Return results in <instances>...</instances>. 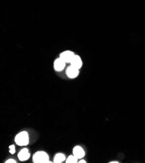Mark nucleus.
Masks as SVG:
<instances>
[{
    "instance_id": "423d86ee",
    "label": "nucleus",
    "mask_w": 145,
    "mask_h": 163,
    "mask_svg": "<svg viewBox=\"0 0 145 163\" xmlns=\"http://www.w3.org/2000/svg\"><path fill=\"white\" fill-rule=\"evenodd\" d=\"M73 155L76 156L78 159H82L85 156V151L81 146H76L73 149Z\"/></svg>"
},
{
    "instance_id": "20e7f679",
    "label": "nucleus",
    "mask_w": 145,
    "mask_h": 163,
    "mask_svg": "<svg viewBox=\"0 0 145 163\" xmlns=\"http://www.w3.org/2000/svg\"><path fill=\"white\" fill-rule=\"evenodd\" d=\"M74 54L73 52L71 51H66L63 52L61 55L60 58H61L64 61H65L67 63H71V61L72 60L73 57H74Z\"/></svg>"
},
{
    "instance_id": "f257e3e1",
    "label": "nucleus",
    "mask_w": 145,
    "mask_h": 163,
    "mask_svg": "<svg viewBox=\"0 0 145 163\" xmlns=\"http://www.w3.org/2000/svg\"><path fill=\"white\" fill-rule=\"evenodd\" d=\"M15 142L20 146H25L29 144V135L27 131H21L15 137Z\"/></svg>"
},
{
    "instance_id": "9d476101",
    "label": "nucleus",
    "mask_w": 145,
    "mask_h": 163,
    "mask_svg": "<svg viewBox=\"0 0 145 163\" xmlns=\"http://www.w3.org/2000/svg\"><path fill=\"white\" fill-rule=\"evenodd\" d=\"M66 162L67 163H77L78 162V159L74 155H70L66 159Z\"/></svg>"
},
{
    "instance_id": "9b49d317",
    "label": "nucleus",
    "mask_w": 145,
    "mask_h": 163,
    "mask_svg": "<svg viewBox=\"0 0 145 163\" xmlns=\"http://www.w3.org/2000/svg\"><path fill=\"white\" fill-rule=\"evenodd\" d=\"M9 152L10 154H14L16 152V149L14 145H10L9 146Z\"/></svg>"
},
{
    "instance_id": "f8f14e48",
    "label": "nucleus",
    "mask_w": 145,
    "mask_h": 163,
    "mask_svg": "<svg viewBox=\"0 0 145 163\" xmlns=\"http://www.w3.org/2000/svg\"><path fill=\"white\" fill-rule=\"evenodd\" d=\"M5 162H6V163H17V161H16L14 159H8V160H7L6 161H5Z\"/></svg>"
},
{
    "instance_id": "39448f33",
    "label": "nucleus",
    "mask_w": 145,
    "mask_h": 163,
    "mask_svg": "<svg viewBox=\"0 0 145 163\" xmlns=\"http://www.w3.org/2000/svg\"><path fill=\"white\" fill-rule=\"evenodd\" d=\"M18 157L20 161H25L28 160L30 157L29 150L27 148H24L22 150H21L18 154Z\"/></svg>"
},
{
    "instance_id": "0eeeda50",
    "label": "nucleus",
    "mask_w": 145,
    "mask_h": 163,
    "mask_svg": "<svg viewBox=\"0 0 145 163\" xmlns=\"http://www.w3.org/2000/svg\"><path fill=\"white\" fill-rule=\"evenodd\" d=\"M66 62L64 61L61 58H59L56 59L54 62V68L57 72H61L64 70L65 67Z\"/></svg>"
},
{
    "instance_id": "1a4fd4ad",
    "label": "nucleus",
    "mask_w": 145,
    "mask_h": 163,
    "mask_svg": "<svg viewBox=\"0 0 145 163\" xmlns=\"http://www.w3.org/2000/svg\"><path fill=\"white\" fill-rule=\"evenodd\" d=\"M66 161V156L64 154L59 153L55 155L54 159H53V162L55 163H61L63 161Z\"/></svg>"
},
{
    "instance_id": "f03ea898",
    "label": "nucleus",
    "mask_w": 145,
    "mask_h": 163,
    "mask_svg": "<svg viewBox=\"0 0 145 163\" xmlns=\"http://www.w3.org/2000/svg\"><path fill=\"white\" fill-rule=\"evenodd\" d=\"M33 161L35 163H48L50 162L49 161V156L45 151H37L33 155Z\"/></svg>"
},
{
    "instance_id": "4468645a",
    "label": "nucleus",
    "mask_w": 145,
    "mask_h": 163,
    "mask_svg": "<svg viewBox=\"0 0 145 163\" xmlns=\"http://www.w3.org/2000/svg\"><path fill=\"white\" fill-rule=\"evenodd\" d=\"M111 163H119V162H117V161H114V162H111Z\"/></svg>"
},
{
    "instance_id": "ddd939ff",
    "label": "nucleus",
    "mask_w": 145,
    "mask_h": 163,
    "mask_svg": "<svg viewBox=\"0 0 145 163\" xmlns=\"http://www.w3.org/2000/svg\"><path fill=\"white\" fill-rule=\"evenodd\" d=\"M78 162H79V163H87V162H86V161H85V160H83V159L80 160Z\"/></svg>"
},
{
    "instance_id": "7ed1b4c3",
    "label": "nucleus",
    "mask_w": 145,
    "mask_h": 163,
    "mask_svg": "<svg viewBox=\"0 0 145 163\" xmlns=\"http://www.w3.org/2000/svg\"><path fill=\"white\" fill-rule=\"evenodd\" d=\"M67 75L68 77L71 79L76 78L79 75V69L71 65V66L68 67L67 70Z\"/></svg>"
},
{
    "instance_id": "6e6552de",
    "label": "nucleus",
    "mask_w": 145,
    "mask_h": 163,
    "mask_svg": "<svg viewBox=\"0 0 145 163\" xmlns=\"http://www.w3.org/2000/svg\"><path fill=\"white\" fill-rule=\"evenodd\" d=\"M71 64L72 66H74L75 68L79 69L82 66V61L81 58L79 57V56L74 55V57H73L72 60L71 62Z\"/></svg>"
}]
</instances>
